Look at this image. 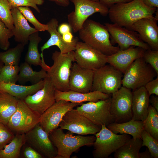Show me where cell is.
Returning a JSON list of instances; mask_svg holds the SVG:
<instances>
[{"mask_svg":"<svg viewBox=\"0 0 158 158\" xmlns=\"http://www.w3.org/2000/svg\"><path fill=\"white\" fill-rule=\"evenodd\" d=\"M155 16H154L155 18L157 20H158V8H157L156 10L155 13Z\"/></svg>","mask_w":158,"mask_h":158,"instance_id":"cell-51","label":"cell"},{"mask_svg":"<svg viewBox=\"0 0 158 158\" xmlns=\"http://www.w3.org/2000/svg\"><path fill=\"white\" fill-rule=\"evenodd\" d=\"M26 143L25 134H16L12 140L0 150V158H18Z\"/></svg>","mask_w":158,"mask_h":158,"instance_id":"cell-31","label":"cell"},{"mask_svg":"<svg viewBox=\"0 0 158 158\" xmlns=\"http://www.w3.org/2000/svg\"><path fill=\"white\" fill-rule=\"evenodd\" d=\"M42 40L39 35L38 31H36L30 36L28 40L29 43L25 61L30 65L40 66L42 68L43 65L40 54L38 49V45Z\"/></svg>","mask_w":158,"mask_h":158,"instance_id":"cell-29","label":"cell"},{"mask_svg":"<svg viewBox=\"0 0 158 158\" xmlns=\"http://www.w3.org/2000/svg\"><path fill=\"white\" fill-rule=\"evenodd\" d=\"M4 63L3 62H2L0 61V74L1 73V70L3 66H4Z\"/></svg>","mask_w":158,"mask_h":158,"instance_id":"cell-52","label":"cell"},{"mask_svg":"<svg viewBox=\"0 0 158 158\" xmlns=\"http://www.w3.org/2000/svg\"><path fill=\"white\" fill-rule=\"evenodd\" d=\"M107 127L115 134H127L132 136L134 139L141 138L143 130V121L131 119L122 123L113 122Z\"/></svg>","mask_w":158,"mask_h":158,"instance_id":"cell-26","label":"cell"},{"mask_svg":"<svg viewBox=\"0 0 158 158\" xmlns=\"http://www.w3.org/2000/svg\"><path fill=\"white\" fill-rule=\"evenodd\" d=\"M49 137L57 150L56 158H70L73 152L81 147L92 146L96 139L95 135H74L70 133H65L60 128L50 133Z\"/></svg>","mask_w":158,"mask_h":158,"instance_id":"cell-3","label":"cell"},{"mask_svg":"<svg viewBox=\"0 0 158 158\" xmlns=\"http://www.w3.org/2000/svg\"><path fill=\"white\" fill-rule=\"evenodd\" d=\"M63 40L66 42H72L73 39V35L71 32H68L62 35Z\"/></svg>","mask_w":158,"mask_h":158,"instance_id":"cell-49","label":"cell"},{"mask_svg":"<svg viewBox=\"0 0 158 158\" xmlns=\"http://www.w3.org/2000/svg\"><path fill=\"white\" fill-rule=\"evenodd\" d=\"M58 27V31L61 35L68 32H71V28L68 24L62 23Z\"/></svg>","mask_w":158,"mask_h":158,"instance_id":"cell-45","label":"cell"},{"mask_svg":"<svg viewBox=\"0 0 158 158\" xmlns=\"http://www.w3.org/2000/svg\"><path fill=\"white\" fill-rule=\"evenodd\" d=\"M78 32L83 42L107 56L120 50L118 47L114 46L111 43L106 26L99 22L87 19Z\"/></svg>","mask_w":158,"mask_h":158,"instance_id":"cell-2","label":"cell"},{"mask_svg":"<svg viewBox=\"0 0 158 158\" xmlns=\"http://www.w3.org/2000/svg\"><path fill=\"white\" fill-rule=\"evenodd\" d=\"M8 93L0 90V122L7 125L16 110L19 100Z\"/></svg>","mask_w":158,"mask_h":158,"instance_id":"cell-27","label":"cell"},{"mask_svg":"<svg viewBox=\"0 0 158 158\" xmlns=\"http://www.w3.org/2000/svg\"><path fill=\"white\" fill-rule=\"evenodd\" d=\"M133 0H99V1L109 8L113 5L117 3H126Z\"/></svg>","mask_w":158,"mask_h":158,"instance_id":"cell-44","label":"cell"},{"mask_svg":"<svg viewBox=\"0 0 158 158\" xmlns=\"http://www.w3.org/2000/svg\"><path fill=\"white\" fill-rule=\"evenodd\" d=\"M48 76L47 71L43 68L39 71H34L30 65L25 61L19 66L18 81L20 83L30 82L33 84Z\"/></svg>","mask_w":158,"mask_h":158,"instance_id":"cell-28","label":"cell"},{"mask_svg":"<svg viewBox=\"0 0 158 158\" xmlns=\"http://www.w3.org/2000/svg\"><path fill=\"white\" fill-rule=\"evenodd\" d=\"M40 116L31 109L23 100L19 99L16 110L7 126L15 135L25 134L39 123Z\"/></svg>","mask_w":158,"mask_h":158,"instance_id":"cell-9","label":"cell"},{"mask_svg":"<svg viewBox=\"0 0 158 158\" xmlns=\"http://www.w3.org/2000/svg\"><path fill=\"white\" fill-rule=\"evenodd\" d=\"M51 58L53 64L47 71L48 76L56 90L62 92L69 90V78L73 62L75 61L74 51L61 54L55 51Z\"/></svg>","mask_w":158,"mask_h":158,"instance_id":"cell-4","label":"cell"},{"mask_svg":"<svg viewBox=\"0 0 158 158\" xmlns=\"http://www.w3.org/2000/svg\"><path fill=\"white\" fill-rule=\"evenodd\" d=\"M59 21L56 18H52L47 24L48 26L47 31L50 35V37L41 47V53L40 54L41 59L44 60V51L53 46H57L59 49L61 54L67 53L74 51L77 42L79 41L78 37L74 38L73 41L68 43L65 41L62 35L57 30Z\"/></svg>","mask_w":158,"mask_h":158,"instance_id":"cell-18","label":"cell"},{"mask_svg":"<svg viewBox=\"0 0 158 158\" xmlns=\"http://www.w3.org/2000/svg\"><path fill=\"white\" fill-rule=\"evenodd\" d=\"M26 142L39 153L43 157L56 158L57 149L51 140L49 134L39 123L25 134Z\"/></svg>","mask_w":158,"mask_h":158,"instance_id":"cell-17","label":"cell"},{"mask_svg":"<svg viewBox=\"0 0 158 158\" xmlns=\"http://www.w3.org/2000/svg\"><path fill=\"white\" fill-rule=\"evenodd\" d=\"M111 95L98 91H91L82 93L69 90L65 92L55 90V97L56 102L61 100L74 103L82 104L86 102H95L100 100L107 99Z\"/></svg>","mask_w":158,"mask_h":158,"instance_id":"cell-23","label":"cell"},{"mask_svg":"<svg viewBox=\"0 0 158 158\" xmlns=\"http://www.w3.org/2000/svg\"><path fill=\"white\" fill-rule=\"evenodd\" d=\"M139 158H153L150 152L148 149H146L145 151L139 152Z\"/></svg>","mask_w":158,"mask_h":158,"instance_id":"cell-50","label":"cell"},{"mask_svg":"<svg viewBox=\"0 0 158 158\" xmlns=\"http://www.w3.org/2000/svg\"><path fill=\"white\" fill-rule=\"evenodd\" d=\"M12 8L8 0H0V20L8 28L13 30L14 26L11 12Z\"/></svg>","mask_w":158,"mask_h":158,"instance_id":"cell-35","label":"cell"},{"mask_svg":"<svg viewBox=\"0 0 158 158\" xmlns=\"http://www.w3.org/2000/svg\"><path fill=\"white\" fill-rule=\"evenodd\" d=\"M146 6L152 8H158V0H142Z\"/></svg>","mask_w":158,"mask_h":158,"instance_id":"cell-47","label":"cell"},{"mask_svg":"<svg viewBox=\"0 0 158 158\" xmlns=\"http://www.w3.org/2000/svg\"><path fill=\"white\" fill-rule=\"evenodd\" d=\"M75 61L80 67L95 71L107 63L108 56L78 41L74 51Z\"/></svg>","mask_w":158,"mask_h":158,"instance_id":"cell-14","label":"cell"},{"mask_svg":"<svg viewBox=\"0 0 158 158\" xmlns=\"http://www.w3.org/2000/svg\"><path fill=\"white\" fill-rule=\"evenodd\" d=\"M44 84V79L37 83L29 86L0 82V90L6 92L19 99L24 100L27 96L34 94L41 89Z\"/></svg>","mask_w":158,"mask_h":158,"instance_id":"cell-25","label":"cell"},{"mask_svg":"<svg viewBox=\"0 0 158 158\" xmlns=\"http://www.w3.org/2000/svg\"><path fill=\"white\" fill-rule=\"evenodd\" d=\"M145 50L140 47L133 46L125 50H119L108 56L107 63L123 74L134 61L142 56Z\"/></svg>","mask_w":158,"mask_h":158,"instance_id":"cell-21","label":"cell"},{"mask_svg":"<svg viewBox=\"0 0 158 158\" xmlns=\"http://www.w3.org/2000/svg\"><path fill=\"white\" fill-rule=\"evenodd\" d=\"M111 104V96L107 99L95 102L83 103L75 109L94 124L100 127L103 125L107 126L115 122L114 118L110 111Z\"/></svg>","mask_w":158,"mask_h":158,"instance_id":"cell-10","label":"cell"},{"mask_svg":"<svg viewBox=\"0 0 158 158\" xmlns=\"http://www.w3.org/2000/svg\"><path fill=\"white\" fill-rule=\"evenodd\" d=\"M122 79V86L133 91L144 86L158 76L154 70L142 57L134 61L126 70Z\"/></svg>","mask_w":158,"mask_h":158,"instance_id":"cell-7","label":"cell"},{"mask_svg":"<svg viewBox=\"0 0 158 158\" xmlns=\"http://www.w3.org/2000/svg\"><path fill=\"white\" fill-rule=\"evenodd\" d=\"M144 87L150 96L152 95L158 96V76L148 82Z\"/></svg>","mask_w":158,"mask_h":158,"instance_id":"cell-42","label":"cell"},{"mask_svg":"<svg viewBox=\"0 0 158 158\" xmlns=\"http://www.w3.org/2000/svg\"><path fill=\"white\" fill-rule=\"evenodd\" d=\"M23 154L26 158H42L43 157L31 147H26L24 149Z\"/></svg>","mask_w":158,"mask_h":158,"instance_id":"cell-43","label":"cell"},{"mask_svg":"<svg viewBox=\"0 0 158 158\" xmlns=\"http://www.w3.org/2000/svg\"><path fill=\"white\" fill-rule=\"evenodd\" d=\"M15 135L6 125L0 122V150L9 143Z\"/></svg>","mask_w":158,"mask_h":158,"instance_id":"cell-41","label":"cell"},{"mask_svg":"<svg viewBox=\"0 0 158 158\" xmlns=\"http://www.w3.org/2000/svg\"><path fill=\"white\" fill-rule=\"evenodd\" d=\"M59 126L61 129L67 130L72 133L83 135H95L100 130L101 128L74 108L66 113Z\"/></svg>","mask_w":158,"mask_h":158,"instance_id":"cell-12","label":"cell"},{"mask_svg":"<svg viewBox=\"0 0 158 158\" xmlns=\"http://www.w3.org/2000/svg\"><path fill=\"white\" fill-rule=\"evenodd\" d=\"M19 71L18 65H4L0 74V82L16 83L18 81Z\"/></svg>","mask_w":158,"mask_h":158,"instance_id":"cell-34","label":"cell"},{"mask_svg":"<svg viewBox=\"0 0 158 158\" xmlns=\"http://www.w3.org/2000/svg\"><path fill=\"white\" fill-rule=\"evenodd\" d=\"M94 135L96 139L92 145V154L95 158H108L131 138L128 134H115L104 125Z\"/></svg>","mask_w":158,"mask_h":158,"instance_id":"cell-5","label":"cell"},{"mask_svg":"<svg viewBox=\"0 0 158 158\" xmlns=\"http://www.w3.org/2000/svg\"><path fill=\"white\" fill-rule=\"evenodd\" d=\"M154 17L143 18L134 23L132 30L137 32L141 39L152 49L158 51V26Z\"/></svg>","mask_w":158,"mask_h":158,"instance_id":"cell-20","label":"cell"},{"mask_svg":"<svg viewBox=\"0 0 158 158\" xmlns=\"http://www.w3.org/2000/svg\"><path fill=\"white\" fill-rule=\"evenodd\" d=\"M12 8L19 7H30L34 8L37 12L40 10L37 5H41L44 2V0H8Z\"/></svg>","mask_w":158,"mask_h":158,"instance_id":"cell-39","label":"cell"},{"mask_svg":"<svg viewBox=\"0 0 158 158\" xmlns=\"http://www.w3.org/2000/svg\"><path fill=\"white\" fill-rule=\"evenodd\" d=\"M91 91H98L111 95L122 86L123 73L110 64L94 71Z\"/></svg>","mask_w":158,"mask_h":158,"instance_id":"cell-8","label":"cell"},{"mask_svg":"<svg viewBox=\"0 0 158 158\" xmlns=\"http://www.w3.org/2000/svg\"><path fill=\"white\" fill-rule=\"evenodd\" d=\"M82 104L63 100L56 102L40 115L39 123L49 134L58 128L63 116L67 111Z\"/></svg>","mask_w":158,"mask_h":158,"instance_id":"cell-15","label":"cell"},{"mask_svg":"<svg viewBox=\"0 0 158 158\" xmlns=\"http://www.w3.org/2000/svg\"><path fill=\"white\" fill-rule=\"evenodd\" d=\"M94 75V71L82 68L74 63L69 78V90L82 93L91 92Z\"/></svg>","mask_w":158,"mask_h":158,"instance_id":"cell-19","label":"cell"},{"mask_svg":"<svg viewBox=\"0 0 158 158\" xmlns=\"http://www.w3.org/2000/svg\"><path fill=\"white\" fill-rule=\"evenodd\" d=\"M43 87L24 99L28 106L41 115L55 102V89L48 76L44 79Z\"/></svg>","mask_w":158,"mask_h":158,"instance_id":"cell-16","label":"cell"},{"mask_svg":"<svg viewBox=\"0 0 158 158\" xmlns=\"http://www.w3.org/2000/svg\"><path fill=\"white\" fill-rule=\"evenodd\" d=\"M24 46L23 44L19 43L14 47L0 52V61L4 65H18Z\"/></svg>","mask_w":158,"mask_h":158,"instance_id":"cell-32","label":"cell"},{"mask_svg":"<svg viewBox=\"0 0 158 158\" xmlns=\"http://www.w3.org/2000/svg\"><path fill=\"white\" fill-rule=\"evenodd\" d=\"M143 129L158 140V112L150 104L148 114L143 121Z\"/></svg>","mask_w":158,"mask_h":158,"instance_id":"cell-33","label":"cell"},{"mask_svg":"<svg viewBox=\"0 0 158 158\" xmlns=\"http://www.w3.org/2000/svg\"><path fill=\"white\" fill-rule=\"evenodd\" d=\"M149 98V103L158 112V97L156 95H151Z\"/></svg>","mask_w":158,"mask_h":158,"instance_id":"cell-46","label":"cell"},{"mask_svg":"<svg viewBox=\"0 0 158 158\" xmlns=\"http://www.w3.org/2000/svg\"><path fill=\"white\" fill-rule=\"evenodd\" d=\"M104 25L111 36V43H117L120 50H125L132 46L139 47L145 50L151 49L137 32L114 23H106Z\"/></svg>","mask_w":158,"mask_h":158,"instance_id":"cell-13","label":"cell"},{"mask_svg":"<svg viewBox=\"0 0 158 158\" xmlns=\"http://www.w3.org/2000/svg\"><path fill=\"white\" fill-rule=\"evenodd\" d=\"M142 57L158 75V51L152 49L145 50Z\"/></svg>","mask_w":158,"mask_h":158,"instance_id":"cell-40","label":"cell"},{"mask_svg":"<svg viewBox=\"0 0 158 158\" xmlns=\"http://www.w3.org/2000/svg\"><path fill=\"white\" fill-rule=\"evenodd\" d=\"M72 2L74 10L67 15L68 24L73 32L81 28L84 22L93 14L99 13L103 16L108 15L109 8L99 1L90 0H69Z\"/></svg>","mask_w":158,"mask_h":158,"instance_id":"cell-6","label":"cell"},{"mask_svg":"<svg viewBox=\"0 0 158 158\" xmlns=\"http://www.w3.org/2000/svg\"><path fill=\"white\" fill-rule=\"evenodd\" d=\"M11 12L14 26L13 31L14 40L25 46L28 43L30 36L38 31L29 25L17 8H12Z\"/></svg>","mask_w":158,"mask_h":158,"instance_id":"cell-22","label":"cell"},{"mask_svg":"<svg viewBox=\"0 0 158 158\" xmlns=\"http://www.w3.org/2000/svg\"><path fill=\"white\" fill-rule=\"evenodd\" d=\"M132 119L144 121L148 114L150 96L144 86L132 91Z\"/></svg>","mask_w":158,"mask_h":158,"instance_id":"cell-24","label":"cell"},{"mask_svg":"<svg viewBox=\"0 0 158 158\" xmlns=\"http://www.w3.org/2000/svg\"><path fill=\"white\" fill-rule=\"evenodd\" d=\"M54 2L57 5L62 7H65L68 6L70 3L69 0H49Z\"/></svg>","mask_w":158,"mask_h":158,"instance_id":"cell-48","label":"cell"},{"mask_svg":"<svg viewBox=\"0 0 158 158\" xmlns=\"http://www.w3.org/2000/svg\"><path fill=\"white\" fill-rule=\"evenodd\" d=\"M13 36V30L8 28L0 20V48L5 51L8 49L9 39Z\"/></svg>","mask_w":158,"mask_h":158,"instance_id":"cell-38","label":"cell"},{"mask_svg":"<svg viewBox=\"0 0 158 158\" xmlns=\"http://www.w3.org/2000/svg\"><path fill=\"white\" fill-rule=\"evenodd\" d=\"M26 20L31 23L38 32L47 30V24L40 23L36 18L32 10L28 7H19L17 8Z\"/></svg>","mask_w":158,"mask_h":158,"instance_id":"cell-37","label":"cell"},{"mask_svg":"<svg viewBox=\"0 0 158 158\" xmlns=\"http://www.w3.org/2000/svg\"><path fill=\"white\" fill-rule=\"evenodd\" d=\"M92 1H95V2H98L99 1V0H90Z\"/></svg>","mask_w":158,"mask_h":158,"instance_id":"cell-53","label":"cell"},{"mask_svg":"<svg viewBox=\"0 0 158 158\" xmlns=\"http://www.w3.org/2000/svg\"><path fill=\"white\" fill-rule=\"evenodd\" d=\"M141 138H130L114 153L115 158H139L140 151L142 146Z\"/></svg>","mask_w":158,"mask_h":158,"instance_id":"cell-30","label":"cell"},{"mask_svg":"<svg viewBox=\"0 0 158 158\" xmlns=\"http://www.w3.org/2000/svg\"><path fill=\"white\" fill-rule=\"evenodd\" d=\"M157 8L146 6L142 0H133L113 5L109 8L108 15L113 23L133 30V24L136 21L154 18Z\"/></svg>","mask_w":158,"mask_h":158,"instance_id":"cell-1","label":"cell"},{"mask_svg":"<svg viewBox=\"0 0 158 158\" xmlns=\"http://www.w3.org/2000/svg\"><path fill=\"white\" fill-rule=\"evenodd\" d=\"M142 146L147 147L153 158H158V140L143 129L141 134Z\"/></svg>","mask_w":158,"mask_h":158,"instance_id":"cell-36","label":"cell"},{"mask_svg":"<svg viewBox=\"0 0 158 158\" xmlns=\"http://www.w3.org/2000/svg\"><path fill=\"white\" fill-rule=\"evenodd\" d=\"M131 90L122 86L111 96L110 111L115 119V122L122 123L132 119Z\"/></svg>","mask_w":158,"mask_h":158,"instance_id":"cell-11","label":"cell"}]
</instances>
